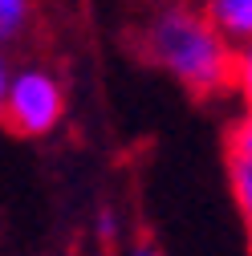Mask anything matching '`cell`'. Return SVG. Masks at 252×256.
Returning a JSON list of instances; mask_svg holds the SVG:
<instances>
[{
  "label": "cell",
  "instance_id": "6da1fadb",
  "mask_svg": "<svg viewBox=\"0 0 252 256\" xmlns=\"http://www.w3.org/2000/svg\"><path fill=\"white\" fill-rule=\"evenodd\" d=\"M134 45L192 98L216 102L232 94L236 45L216 28L200 0H150L134 24Z\"/></svg>",
  "mask_w": 252,
  "mask_h": 256
},
{
  "label": "cell",
  "instance_id": "7a4b0ae2",
  "mask_svg": "<svg viewBox=\"0 0 252 256\" xmlns=\"http://www.w3.org/2000/svg\"><path fill=\"white\" fill-rule=\"evenodd\" d=\"M0 118L24 138L53 134L61 118H66V86H61V78L45 66H20L4 94Z\"/></svg>",
  "mask_w": 252,
  "mask_h": 256
},
{
  "label": "cell",
  "instance_id": "3957f363",
  "mask_svg": "<svg viewBox=\"0 0 252 256\" xmlns=\"http://www.w3.org/2000/svg\"><path fill=\"white\" fill-rule=\"evenodd\" d=\"M224 171H228V191H232V204L240 212V224L252 236V122L248 118H236L228 126Z\"/></svg>",
  "mask_w": 252,
  "mask_h": 256
},
{
  "label": "cell",
  "instance_id": "277c9868",
  "mask_svg": "<svg viewBox=\"0 0 252 256\" xmlns=\"http://www.w3.org/2000/svg\"><path fill=\"white\" fill-rule=\"evenodd\" d=\"M200 8L216 20V28L232 45L252 41V0H200Z\"/></svg>",
  "mask_w": 252,
  "mask_h": 256
},
{
  "label": "cell",
  "instance_id": "5b68a950",
  "mask_svg": "<svg viewBox=\"0 0 252 256\" xmlns=\"http://www.w3.org/2000/svg\"><path fill=\"white\" fill-rule=\"evenodd\" d=\"M232 98L240 102V118L252 122V41L236 45V74H232Z\"/></svg>",
  "mask_w": 252,
  "mask_h": 256
},
{
  "label": "cell",
  "instance_id": "8992f818",
  "mask_svg": "<svg viewBox=\"0 0 252 256\" xmlns=\"http://www.w3.org/2000/svg\"><path fill=\"white\" fill-rule=\"evenodd\" d=\"M33 20V0H0V45L20 37Z\"/></svg>",
  "mask_w": 252,
  "mask_h": 256
},
{
  "label": "cell",
  "instance_id": "52a82bcc",
  "mask_svg": "<svg viewBox=\"0 0 252 256\" xmlns=\"http://www.w3.org/2000/svg\"><path fill=\"white\" fill-rule=\"evenodd\" d=\"M94 228H98L102 240H114V236H118V212H114V208H98V216H94Z\"/></svg>",
  "mask_w": 252,
  "mask_h": 256
},
{
  "label": "cell",
  "instance_id": "ba28073f",
  "mask_svg": "<svg viewBox=\"0 0 252 256\" xmlns=\"http://www.w3.org/2000/svg\"><path fill=\"white\" fill-rule=\"evenodd\" d=\"M12 74H16V66L8 61L4 45H0V106H4V94H8V86H12Z\"/></svg>",
  "mask_w": 252,
  "mask_h": 256
},
{
  "label": "cell",
  "instance_id": "9c48e42d",
  "mask_svg": "<svg viewBox=\"0 0 252 256\" xmlns=\"http://www.w3.org/2000/svg\"><path fill=\"white\" fill-rule=\"evenodd\" d=\"M126 256H159V252H154L150 244H138V248H130V252H126Z\"/></svg>",
  "mask_w": 252,
  "mask_h": 256
}]
</instances>
